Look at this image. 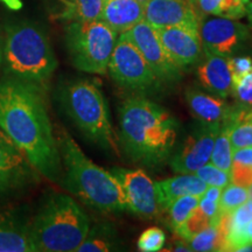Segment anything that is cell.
Returning a JSON list of instances; mask_svg holds the SVG:
<instances>
[{
	"label": "cell",
	"instance_id": "cell-36",
	"mask_svg": "<svg viewBox=\"0 0 252 252\" xmlns=\"http://www.w3.org/2000/svg\"><path fill=\"white\" fill-rule=\"evenodd\" d=\"M194 2L203 14L217 15L222 0H194Z\"/></svg>",
	"mask_w": 252,
	"mask_h": 252
},
{
	"label": "cell",
	"instance_id": "cell-15",
	"mask_svg": "<svg viewBox=\"0 0 252 252\" xmlns=\"http://www.w3.org/2000/svg\"><path fill=\"white\" fill-rule=\"evenodd\" d=\"M30 223L21 207L12 203L0 206V252H34Z\"/></svg>",
	"mask_w": 252,
	"mask_h": 252
},
{
	"label": "cell",
	"instance_id": "cell-11",
	"mask_svg": "<svg viewBox=\"0 0 252 252\" xmlns=\"http://www.w3.org/2000/svg\"><path fill=\"white\" fill-rule=\"evenodd\" d=\"M220 124L200 122L188 134L174 156L169 160L172 169L181 174H193L210 161L214 141Z\"/></svg>",
	"mask_w": 252,
	"mask_h": 252
},
{
	"label": "cell",
	"instance_id": "cell-32",
	"mask_svg": "<svg viewBox=\"0 0 252 252\" xmlns=\"http://www.w3.org/2000/svg\"><path fill=\"white\" fill-rule=\"evenodd\" d=\"M247 15V2L243 0H222L216 17L238 20Z\"/></svg>",
	"mask_w": 252,
	"mask_h": 252
},
{
	"label": "cell",
	"instance_id": "cell-10",
	"mask_svg": "<svg viewBox=\"0 0 252 252\" xmlns=\"http://www.w3.org/2000/svg\"><path fill=\"white\" fill-rule=\"evenodd\" d=\"M125 34L141 53L162 86H173L181 80L182 69L166 53L156 28L141 20Z\"/></svg>",
	"mask_w": 252,
	"mask_h": 252
},
{
	"label": "cell",
	"instance_id": "cell-41",
	"mask_svg": "<svg viewBox=\"0 0 252 252\" xmlns=\"http://www.w3.org/2000/svg\"><path fill=\"white\" fill-rule=\"evenodd\" d=\"M1 61H2V49L0 48V64H1Z\"/></svg>",
	"mask_w": 252,
	"mask_h": 252
},
{
	"label": "cell",
	"instance_id": "cell-37",
	"mask_svg": "<svg viewBox=\"0 0 252 252\" xmlns=\"http://www.w3.org/2000/svg\"><path fill=\"white\" fill-rule=\"evenodd\" d=\"M5 6H7L8 8L13 9V11H18L23 7V1L21 0H0Z\"/></svg>",
	"mask_w": 252,
	"mask_h": 252
},
{
	"label": "cell",
	"instance_id": "cell-28",
	"mask_svg": "<svg viewBox=\"0 0 252 252\" xmlns=\"http://www.w3.org/2000/svg\"><path fill=\"white\" fill-rule=\"evenodd\" d=\"M214 220L209 219L206 214L201 212L200 209L196 207V209L191 213V215L186 220V222L182 224L180 228L176 230V234L184 241H188L189 238L193 237L194 235H196L197 232H200L201 230L206 229L207 226L214 224Z\"/></svg>",
	"mask_w": 252,
	"mask_h": 252
},
{
	"label": "cell",
	"instance_id": "cell-6",
	"mask_svg": "<svg viewBox=\"0 0 252 252\" xmlns=\"http://www.w3.org/2000/svg\"><path fill=\"white\" fill-rule=\"evenodd\" d=\"M59 99L68 117L88 140L118 156V138L112 127L108 104L94 82L84 78L67 82L60 89Z\"/></svg>",
	"mask_w": 252,
	"mask_h": 252
},
{
	"label": "cell",
	"instance_id": "cell-42",
	"mask_svg": "<svg viewBox=\"0 0 252 252\" xmlns=\"http://www.w3.org/2000/svg\"><path fill=\"white\" fill-rule=\"evenodd\" d=\"M188 1H189V2H190V4H193V5L195 6V2H194V0H188Z\"/></svg>",
	"mask_w": 252,
	"mask_h": 252
},
{
	"label": "cell",
	"instance_id": "cell-30",
	"mask_svg": "<svg viewBox=\"0 0 252 252\" xmlns=\"http://www.w3.org/2000/svg\"><path fill=\"white\" fill-rule=\"evenodd\" d=\"M166 236L165 232L160 228L152 226V228L146 229L139 236L137 242L138 250L143 252H157L163 249Z\"/></svg>",
	"mask_w": 252,
	"mask_h": 252
},
{
	"label": "cell",
	"instance_id": "cell-31",
	"mask_svg": "<svg viewBox=\"0 0 252 252\" xmlns=\"http://www.w3.org/2000/svg\"><path fill=\"white\" fill-rule=\"evenodd\" d=\"M235 99L241 103L242 106H252V69L243 77L232 83L231 93Z\"/></svg>",
	"mask_w": 252,
	"mask_h": 252
},
{
	"label": "cell",
	"instance_id": "cell-1",
	"mask_svg": "<svg viewBox=\"0 0 252 252\" xmlns=\"http://www.w3.org/2000/svg\"><path fill=\"white\" fill-rule=\"evenodd\" d=\"M42 86L13 76L0 80V130L41 176L61 184L62 162Z\"/></svg>",
	"mask_w": 252,
	"mask_h": 252
},
{
	"label": "cell",
	"instance_id": "cell-9",
	"mask_svg": "<svg viewBox=\"0 0 252 252\" xmlns=\"http://www.w3.org/2000/svg\"><path fill=\"white\" fill-rule=\"evenodd\" d=\"M39 178L23 151L0 130V206L23 196Z\"/></svg>",
	"mask_w": 252,
	"mask_h": 252
},
{
	"label": "cell",
	"instance_id": "cell-43",
	"mask_svg": "<svg viewBox=\"0 0 252 252\" xmlns=\"http://www.w3.org/2000/svg\"><path fill=\"white\" fill-rule=\"evenodd\" d=\"M243 1H244V2H248V1H249V0H243Z\"/></svg>",
	"mask_w": 252,
	"mask_h": 252
},
{
	"label": "cell",
	"instance_id": "cell-7",
	"mask_svg": "<svg viewBox=\"0 0 252 252\" xmlns=\"http://www.w3.org/2000/svg\"><path fill=\"white\" fill-rule=\"evenodd\" d=\"M118 34L102 20L65 24L64 40L69 59L78 70L94 75L108 72Z\"/></svg>",
	"mask_w": 252,
	"mask_h": 252
},
{
	"label": "cell",
	"instance_id": "cell-13",
	"mask_svg": "<svg viewBox=\"0 0 252 252\" xmlns=\"http://www.w3.org/2000/svg\"><path fill=\"white\" fill-rule=\"evenodd\" d=\"M203 52L229 58L249 39V28L232 19L216 17L200 21L198 26Z\"/></svg>",
	"mask_w": 252,
	"mask_h": 252
},
{
	"label": "cell",
	"instance_id": "cell-14",
	"mask_svg": "<svg viewBox=\"0 0 252 252\" xmlns=\"http://www.w3.org/2000/svg\"><path fill=\"white\" fill-rule=\"evenodd\" d=\"M156 30L166 53L182 70L200 60L203 48L198 27L180 25Z\"/></svg>",
	"mask_w": 252,
	"mask_h": 252
},
{
	"label": "cell",
	"instance_id": "cell-3",
	"mask_svg": "<svg viewBox=\"0 0 252 252\" xmlns=\"http://www.w3.org/2000/svg\"><path fill=\"white\" fill-rule=\"evenodd\" d=\"M62 186L87 206L103 214L127 210L124 190L115 175L91 161L67 131L58 134Z\"/></svg>",
	"mask_w": 252,
	"mask_h": 252
},
{
	"label": "cell",
	"instance_id": "cell-38",
	"mask_svg": "<svg viewBox=\"0 0 252 252\" xmlns=\"http://www.w3.org/2000/svg\"><path fill=\"white\" fill-rule=\"evenodd\" d=\"M247 17L249 19V23H250V26L252 27V1L247 2Z\"/></svg>",
	"mask_w": 252,
	"mask_h": 252
},
{
	"label": "cell",
	"instance_id": "cell-25",
	"mask_svg": "<svg viewBox=\"0 0 252 252\" xmlns=\"http://www.w3.org/2000/svg\"><path fill=\"white\" fill-rule=\"evenodd\" d=\"M202 196V195H201ZM201 196L197 195H185L169 204L166 208L167 216H168V223L173 231H176L186 222V220L191 215V213L196 209L200 202Z\"/></svg>",
	"mask_w": 252,
	"mask_h": 252
},
{
	"label": "cell",
	"instance_id": "cell-2",
	"mask_svg": "<svg viewBox=\"0 0 252 252\" xmlns=\"http://www.w3.org/2000/svg\"><path fill=\"white\" fill-rule=\"evenodd\" d=\"M118 141L126 156L144 166L161 165L174 149L179 123L167 110L143 96L119 106Z\"/></svg>",
	"mask_w": 252,
	"mask_h": 252
},
{
	"label": "cell",
	"instance_id": "cell-17",
	"mask_svg": "<svg viewBox=\"0 0 252 252\" xmlns=\"http://www.w3.org/2000/svg\"><path fill=\"white\" fill-rule=\"evenodd\" d=\"M198 82L208 93L226 98L231 93L232 76L229 58L204 52L203 61L196 69Z\"/></svg>",
	"mask_w": 252,
	"mask_h": 252
},
{
	"label": "cell",
	"instance_id": "cell-20",
	"mask_svg": "<svg viewBox=\"0 0 252 252\" xmlns=\"http://www.w3.org/2000/svg\"><path fill=\"white\" fill-rule=\"evenodd\" d=\"M154 185H156L158 202L161 210H165L173 201L185 195L201 196L208 188L206 182L201 180L195 173L172 176L154 182Z\"/></svg>",
	"mask_w": 252,
	"mask_h": 252
},
{
	"label": "cell",
	"instance_id": "cell-12",
	"mask_svg": "<svg viewBox=\"0 0 252 252\" xmlns=\"http://www.w3.org/2000/svg\"><path fill=\"white\" fill-rule=\"evenodd\" d=\"M110 172L124 190L127 210L143 219H153L160 213L156 185L143 169L113 167Z\"/></svg>",
	"mask_w": 252,
	"mask_h": 252
},
{
	"label": "cell",
	"instance_id": "cell-27",
	"mask_svg": "<svg viewBox=\"0 0 252 252\" xmlns=\"http://www.w3.org/2000/svg\"><path fill=\"white\" fill-rule=\"evenodd\" d=\"M249 200V191L247 187L230 184L222 189L220 196V213H231L239 206Z\"/></svg>",
	"mask_w": 252,
	"mask_h": 252
},
{
	"label": "cell",
	"instance_id": "cell-5",
	"mask_svg": "<svg viewBox=\"0 0 252 252\" xmlns=\"http://www.w3.org/2000/svg\"><path fill=\"white\" fill-rule=\"evenodd\" d=\"M5 75L45 87L58 68V60L45 28L17 21L5 28L2 61Z\"/></svg>",
	"mask_w": 252,
	"mask_h": 252
},
{
	"label": "cell",
	"instance_id": "cell-19",
	"mask_svg": "<svg viewBox=\"0 0 252 252\" xmlns=\"http://www.w3.org/2000/svg\"><path fill=\"white\" fill-rule=\"evenodd\" d=\"M144 12L137 0H104L100 20L119 35L144 20Z\"/></svg>",
	"mask_w": 252,
	"mask_h": 252
},
{
	"label": "cell",
	"instance_id": "cell-29",
	"mask_svg": "<svg viewBox=\"0 0 252 252\" xmlns=\"http://www.w3.org/2000/svg\"><path fill=\"white\" fill-rule=\"evenodd\" d=\"M201 180L206 182L208 186L212 187H219L223 189L226 187L231 180H230V172H225L223 169L219 168V167L214 166L212 162H208L206 165L197 169L195 172Z\"/></svg>",
	"mask_w": 252,
	"mask_h": 252
},
{
	"label": "cell",
	"instance_id": "cell-4",
	"mask_svg": "<svg viewBox=\"0 0 252 252\" xmlns=\"http://www.w3.org/2000/svg\"><path fill=\"white\" fill-rule=\"evenodd\" d=\"M90 229L87 213L74 198L50 194L31 219L30 238L34 252H76Z\"/></svg>",
	"mask_w": 252,
	"mask_h": 252
},
{
	"label": "cell",
	"instance_id": "cell-40",
	"mask_svg": "<svg viewBox=\"0 0 252 252\" xmlns=\"http://www.w3.org/2000/svg\"><path fill=\"white\" fill-rule=\"evenodd\" d=\"M137 1H138V2H140L141 5H144V6H145V4H146V2L149 1V0H137Z\"/></svg>",
	"mask_w": 252,
	"mask_h": 252
},
{
	"label": "cell",
	"instance_id": "cell-8",
	"mask_svg": "<svg viewBox=\"0 0 252 252\" xmlns=\"http://www.w3.org/2000/svg\"><path fill=\"white\" fill-rule=\"evenodd\" d=\"M108 72L116 84L137 94H153L162 88L146 60L125 33L117 37Z\"/></svg>",
	"mask_w": 252,
	"mask_h": 252
},
{
	"label": "cell",
	"instance_id": "cell-34",
	"mask_svg": "<svg viewBox=\"0 0 252 252\" xmlns=\"http://www.w3.org/2000/svg\"><path fill=\"white\" fill-rule=\"evenodd\" d=\"M230 180L231 184L247 187L252 182V167L232 163L230 169Z\"/></svg>",
	"mask_w": 252,
	"mask_h": 252
},
{
	"label": "cell",
	"instance_id": "cell-22",
	"mask_svg": "<svg viewBox=\"0 0 252 252\" xmlns=\"http://www.w3.org/2000/svg\"><path fill=\"white\" fill-rule=\"evenodd\" d=\"M229 124V135L232 150L252 146V109L242 106L231 109L229 117L225 119Z\"/></svg>",
	"mask_w": 252,
	"mask_h": 252
},
{
	"label": "cell",
	"instance_id": "cell-35",
	"mask_svg": "<svg viewBox=\"0 0 252 252\" xmlns=\"http://www.w3.org/2000/svg\"><path fill=\"white\" fill-rule=\"evenodd\" d=\"M232 163L252 167V146L234 150V152H232Z\"/></svg>",
	"mask_w": 252,
	"mask_h": 252
},
{
	"label": "cell",
	"instance_id": "cell-33",
	"mask_svg": "<svg viewBox=\"0 0 252 252\" xmlns=\"http://www.w3.org/2000/svg\"><path fill=\"white\" fill-rule=\"evenodd\" d=\"M229 67L231 71L232 83L243 77L252 69V59L249 56H229Z\"/></svg>",
	"mask_w": 252,
	"mask_h": 252
},
{
	"label": "cell",
	"instance_id": "cell-23",
	"mask_svg": "<svg viewBox=\"0 0 252 252\" xmlns=\"http://www.w3.org/2000/svg\"><path fill=\"white\" fill-rule=\"evenodd\" d=\"M121 241L113 229L108 223L94 225L89 229L87 237L82 242L76 252H108L119 250Z\"/></svg>",
	"mask_w": 252,
	"mask_h": 252
},
{
	"label": "cell",
	"instance_id": "cell-24",
	"mask_svg": "<svg viewBox=\"0 0 252 252\" xmlns=\"http://www.w3.org/2000/svg\"><path fill=\"white\" fill-rule=\"evenodd\" d=\"M230 128L228 122L224 121L220 124V131L217 133L215 141H214V147L210 161L214 166L219 167L225 172H230L232 166V150L231 141H230L229 135Z\"/></svg>",
	"mask_w": 252,
	"mask_h": 252
},
{
	"label": "cell",
	"instance_id": "cell-39",
	"mask_svg": "<svg viewBox=\"0 0 252 252\" xmlns=\"http://www.w3.org/2000/svg\"><path fill=\"white\" fill-rule=\"evenodd\" d=\"M248 191H249V198H252V182L248 186Z\"/></svg>",
	"mask_w": 252,
	"mask_h": 252
},
{
	"label": "cell",
	"instance_id": "cell-16",
	"mask_svg": "<svg viewBox=\"0 0 252 252\" xmlns=\"http://www.w3.org/2000/svg\"><path fill=\"white\" fill-rule=\"evenodd\" d=\"M144 9V20L154 28L200 26L196 8L188 0H149Z\"/></svg>",
	"mask_w": 252,
	"mask_h": 252
},
{
	"label": "cell",
	"instance_id": "cell-21",
	"mask_svg": "<svg viewBox=\"0 0 252 252\" xmlns=\"http://www.w3.org/2000/svg\"><path fill=\"white\" fill-rule=\"evenodd\" d=\"M61 9L55 19L63 23L100 20L104 0H60Z\"/></svg>",
	"mask_w": 252,
	"mask_h": 252
},
{
	"label": "cell",
	"instance_id": "cell-18",
	"mask_svg": "<svg viewBox=\"0 0 252 252\" xmlns=\"http://www.w3.org/2000/svg\"><path fill=\"white\" fill-rule=\"evenodd\" d=\"M185 98L190 112L200 122L222 124L231 112V108L228 106L225 98L206 93L196 87L187 88Z\"/></svg>",
	"mask_w": 252,
	"mask_h": 252
},
{
	"label": "cell",
	"instance_id": "cell-26",
	"mask_svg": "<svg viewBox=\"0 0 252 252\" xmlns=\"http://www.w3.org/2000/svg\"><path fill=\"white\" fill-rule=\"evenodd\" d=\"M186 242L191 251H222L223 249V237L217 222L201 230Z\"/></svg>",
	"mask_w": 252,
	"mask_h": 252
}]
</instances>
